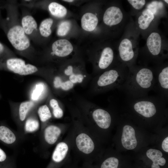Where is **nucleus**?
I'll list each match as a JSON object with an SVG mask.
<instances>
[{
	"label": "nucleus",
	"mask_w": 168,
	"mask_h": 168,
	"mask_svg": "<svg viewBox=\"0 0 168 168\" xmlns=\"http://www.w3.org/2000/svg\"><path fill=\"white\" fill-rule=\"evenodd\" d=\"M49 9L53 15L59 18L64 17L67 13V10L64 6L56 2L51 3L49 6Z\"/></svg>",
	"instance_id": "nucleus-21"
},
{
	"label": "nucleus",
	"mask_w": 168,
	"mask_h": 168,
	"mask_svg": "<svg viewBox=\"0 0 168 168\" xmlns=\"http://www.w3.org/2000/svg\"><path fill=\"white\" fill-rule=\"evenodd\" d=\"M72 147L69 133L65 141L61 142L56 145L52 155V161L47 168H60L70 161V153Z\"/></svg>",
	"instance_id": "nucleus-3"
},
{
	"label": "nucleus",
	"mask_w": 168,
	"mask_h": 168,
	"mask_svg": "<svg viewBox=\"0 0 168 168\" xmlns=\"http://www.w3.org/2000/svg\"><path fill=\"white\" fill-rule=\"evenodd\" d=\"M162 147L163 150L166 152H168V137H166L163 141Z\"/></svg>",
	"instance_id": "nucleus-34"
},
{
	"label": "nucleus",
	"mask_w": 168,
	"mask_h": 168,
	"mask_svg": "<svg viewBox=\"0 0 168 168\" xmlns=\"http://www.w3.org/2000/svg\"><path fill=\"white\" fill-rule=\"evenodd\" d=\"M38 113L40 120L45 122L51 117V114L49 109L46 105H43L39 108Z\"/></svg>",
	"instance_id": "nucleus-24"
},
{
	"label": "nucleus",
	"mask_w": 168,
	"mask_h": 168,
	"mask_svg": "<svg viewBox=\"0 0 168 168\" xmlns=\"http://www.w3.org/2000/svg\"><path fill=\"white\" fill-rule=\"evenodd\" d=\"M146 155L153 161L152 168H160L159 165L163 166L166 163L165 159L162 157V152L159 150L150 149L147 151Z\"/></svg>",
	"instance_id": "nucleus-16"
},
{
	"label": "nucleus",
	"mask_w": 168,
	"mask_h": 168,
	"mask_svg": "<svg viewBox=\"0 0 168 168\" xmlns=\"http://www.w3.org/2000/svg\"><path fill=\"white\" fill-rule=\"evenodd\" d=\"M44 89V86L41 83L37 84L31 95V99L33 100H36L41 95Z\"/></svg>",
	"instance_id": "nucleus-29"
},
{
	"label": "nucleus",
	"mask_w": 168,
	"mask_h": 168,
	"mask_svg": "<svg viewBox=\"0 0 168 168\" xmlns=\"http://www.w3.org/2000/svg\"><path fill=\"white\" fill-rule=\"evenodd\" d=\"M147 44L152 55H158L160 52L161 46V40L160 35L156 32L151 34L147 40Z\"/></svg>",
	"instance_id": "nucleus-13"
},
{
	"label": "nucleus",
	"mask_w": 168,
	"mask_h": 168,
	"mask_svg": "<svg viewBox=\"0 0 168 168\" xmlns=\"http://www.w3.org/2000/svg\"><path fill=\"white\" fill-rule=\"evenodd\" d=\"M4 47L3 44L0 42V54H1L4 50Z\"/></svg>",
	"instance_id": "nucleus-39"
},
{
	"label": "nucleus",
	"mask_w": 168,
	"mask_h": 168,
	"mask_svg": "<svg viewBox=\"0 0 168 168\" xmlns=\"http://www.w3.org/2000/svg\"><path fill=\"white\" fill-rule=\"evenodd\" d=\"M6 64L7 68L11 71L21 75L31 74L38 70L35 66L30 64H26L24 60L18 58L8 59Z\"/></svg>",
	"instance_id": "nucleus-6"
},
{
	"label": "nucleus",
	"mask_w": 168,
	"mask_h": 168,
	"mask_svg": "<svg viewBox=\"0 0 168 168\" xmlns=\"http://www.w3.org/2000/svg\"><path fill=\"white\" fill-rule=\"evenodd\" d=\"M53 53L56 56L64 57L69 55L72 51L73 46L71 43L66 39L56 40L52 44Z\"/></svg>",
	"instance_id": "nucleus-11"
},
{
	"label": "nucleus",
	"mask_w": 168,
	"mask_h": 168,
	"mask_svg": "<svg viewBox=\"0 0 168 168\" xmlns=\"http://www.w3.org/2000/svg\"><path fill=\"white\" fill-rule=\"evenodd\" d=\"M119 161L114 157H110L105 159L101 164L100 168H118Z\"/></svg>",
	"instance_id": "nucleus-25"
},
{
	"label": "nucleus",
	"mask_w": 168,
	"mask_h": 168,
	"mask_svg": "<svg viewBox=\"0 0 168 168\" xmlns=\"http://www.w3.org/2000/svg\"><path fill=\"white\" fill-rule=\"evenodd\" d=\"M81 26L85 30L91 31L96 28L98 23V19L94 14L91 13L85 14L82 16Z\"/></svg>",
	"instance_id": "nucleus-15"
},
{
	"label": "nucleus",
	"mask_w": 168,
	"mask_h": 168,
	"mask_svg": "<svg viewBox=\"0 0 168 168\" xmlns=\"http://www.w3.org/2000/svg\"><path fill=\"white\" fill-rule=\"evenodd\" d=\"M155 89L160 96L168 100V67H165L158 73H155Z\"/></svg>",
	"instance_id": "nucleus-7"
},
{
	"label": "nucleus",
	"mask_w": 168,
	"mask_h": 168,
	"mask_svg": "<svg viewBox=\"0 0 168 168\" xmlns=\"http://www.w3.org/2000/svg\"><path fill=\"white\" fill-rule=\"evenodd\" d=\"M73 86V83L70 81H68L65 82H62L60 87L64 90H68L72 88Z\"/></svg>",
	"instance_id": "nucleus-32"
},
{
	"label": "nucleus",
	"mask_w": 168,
	"mask_h": 168,
	"mask_svg": "<svg viewBox=\"0 0 168 168\" xmlns=\"http://www.w3.org/2000/svg\"><path fill=\"white\" fill-rule=\"evenodd\" d=\"M83 78V76L81 74L75 75L72 74L69 77L70 81L72 83H76L77 82H81Z\"/></svg>",
	"instance_id": "nucleus-31"
},
{
	"label": "nucleus",
	"mask_w": 168,
	"mask_h": 168,
	"mask_svg": "<svg viewBox=\"0 0 168 168\" xmlns=\"http://www.w3.org/2000/svg\"><path fill=\"white\" fill-rule=\"evenodd\" d=\"M26 1H29L30 0H26Z\"/></svg>",
	"instance_id": "nucleus-42"
},
{
	"label": "nucleus",
	"mask_w": 168,
	"mask_h": 168,
	"mask_svg": "<svg viewBox=\"0 0 168 168\" xmlns=\"http://www.w3.org/2000/svg\"><path fill=\"white\" fill-rule=\"evenodd\" d=\"M50 105L53 109V114L57 118H62L63 114V110L60 107L57 100L52 99L50 101Z\"/></svg>",
	"instance_id": "nucleus-27"
},
{
	"label": "nucleus",
	"mask_w": 168,
	"mask_h": 168,
	"mask_svg": "<svg viewBox=\"0 0 168 168\" xmlns=\"http://www.w3.org/2000/svg\"><path fill=\"white\" fill-rule=\"evenodd\" d=\"M39 125V123L37 120L32 118L29 119L26 122L25 130L27 132H33L38 128Z\"/></svg>",
	"instance_id": "nucleus-28"
},
{
	"label": "nucleus",
	"mask_w": 168,
	"mask_h": 168,
	"mask_svg": "<svg viewBox=\"0 0 168 168\" xmlns=\"http://www.w3.org/2000/svg\"><path fill=\"white\" fill-rule=\"evenodd\" d=\"M164 1L166 2L167 3H168V1L167 0H165Z\"/></svg>",
	"instance_id": "nucleus-41"
},
{
	"label": "nucleus",
	"mask_w": 168,
	"mask_h": 168,
	"mask_svg": "<svg viewBox=\"0 0 168 168\" xmlns=\"http://www.w3.org/2000/svg\"><path fill=\"white\" fill-rule=\"evenodd\" d=\"M119 55L121 60L124 62L131 61L134 57L132 44L130 40L127 39H123L119 46Z\"/></svg>",
	"instance_id": "nucleus-12"
},
{
	"label": "nucleus",
	"mask_w": 168,
	"mask_h": 168,
	"mask_svg": "<svg viewBox=\"0 0 168 168\" xmlns=\"http://www.w3.org/2000/svg\"><path fill=\"white\" fill-rule=\"evenodd\" d=\"M123 15L119 7L112 6L106 9L103 16V20L107 25L111 26L117 25L122 20Z\"/></svg>",
	"instance_id": "nucleus-10"
},
{
	"label": "nucleus",
	"mask_w": 168,
	"mask_h": 168,
	"mask_svg": "<svg viewBox=\"0 0 168 168\" xmlns=\"http://www.w3.org/2000/svg\"><path fill=\"white\" fill-rule=\"evenodd\" d=\"M63 1H65V2H72L73 1H74L73 0H63Z\"/></svg>",
	"instance_id": "nucleus-40"
},
{
	"label": "nucleus",
	"mask_w": 168,
	"mask_h": 168,
	"mask_svg": "<svg viewBox=\"0 0 168 168\" xmlns=\"http://www.w3.org/2000/svg\"><path fill=\"white\" fill-rule=\"evenodd\" d=\"M7 158L6 153L4 152L0 148V162L4 161Z\"/></svg>",
	"instance_id": "nucleus-37"
},
{
	"label": "nucleus",
	"mask_w": 168,
	"mask_h": 168,
	"mask_svg": "<svg viewBox=\"0 0 168 168\" xmlns=\"http://www.w3.org/2000/svg\"><path fill=\"white\" fill-rule=\"evenodd\" d=\"M0 140L5 143L11 144L16 140V137L13 132L7 127L0 126Z\"/></svg>",
	"instance_id": "nucleus-19"
},
{
	"label": "nucleus",
	"mask_w": 168,
	"mask_h": 168,
	"mask_svg": "<svg viewBox=\"0 0 168 168\" xmlns=\"http://www.w3.org/2000/svg\"><path fill=\"white\" fill-rule=\"evenodd\" d=\"M61 78L58 77H55L54 82V86L56 88L60 87L61 84L62 82Z\"/></svg>",
	"instance_id": "nucleus-35"
},
{
	"label": "nucleus",
	"mask_w": 168,
	"mask_h": 168,
	"mask_svg": "<svg viewBox=\"0 0 168 168\" xmlns=\"http://www.w3.org/2000/svg\"><path fill=\"white\" fill-rule=\"evenodd\" d=\"M53 22V20L50 18L46 19L41 23L39 30L41 35L44 37L49 36L51 34L50 28Z\"/></svg>",
	"instance_id": "nucleus-22"
},
{
	"label": "nucleus",
	"mask_w": 168,
	"mask_h": 168,
	"mask_svg": "<svg viewBox=\"0 0 168 168\" xmlns=\"http://www.w3.org/2000/svg\"><path fill=\"white\" fill-rule=\"evenodd\" d=\"M153 13L148 9L144 10L139 17L138 22L140 28L142 30L147 29L154 19Z\"/></svg>",
	"instance_id": "nucleus-18"
},
{
	"label": "nucleus",
	"mask_w": 168,
	"mask_h": 168,
	"mask_svg": "<svg viewBox=\"0 0 168 168\" xmlns=\"http://www.w3.org/2000/svg\"><path fill=\"white\" fill-rule=\"evenodd\" d=\"M33 105V103L31 101H25L21 103L19 108V117L21 121L25 120L27 112Z\"/></svg>",
	"instance_id": "nucleus-23"
},
{
	"label": "nucleus",
	"mask_w": 168,
	"mask_h": 168,
	"mask_svg": "<svg viewBox=\"0 0 168 168\" xmlns=\"http://www.w3.org/2000/svg\"><path fill=\"white\" fill-rule=\"evenodd\" d=\"M62 132L61 128L54 125H50L44 130V137L46 142L50 145L55 143L61 136Z\"/></svg>",
	"instance_id": "nucleus-14"
},
{
	"label": "nucleus",
	"mask_w": 168,
	"mask_h": 168,
	"mask_svg": "<svg viewBox=\"0 0 168 168\" xmlns=\"http://www.w3.org/2000/svg\"><path fill=\"white\" fill-rule=\"evenodd\" d=\"M114 58L112 49L109 47L105 48L103 49L99 60V68L102 69L107 68L112 63Z\"/></svg>",
	"instance_id": "nucleus-17"
},
{
	"label": "nucleus",
	"mask_w": 168,
	"mask_h": 168,
	"mask_svg": "<svg viewBox=\"0 0 168 168\" xmlns=\"http://www.w3.org/2000/svg\"><path fill=\"white\" fill-rule=\"evenodd\" d=\"M92 119L97 126L102 129L109 128L111 123V117L105 110L98 108L94 110L92 114Z\"/></svg>",
	"instance_id": "nucleus-8"
},
{
	"label": "nucleus",
	"mask_w": 168,
	"mask_h": 168,
	"mask_svg": "<svg viewBox=\"0 0 168 168\" xmlns=\"http://www.w3.org/2000/svg\"><path fill=\"white\" fill-rule=\"evenodd\" d=\"M64 72L67 75L72 74L73 71L72 67L71 66H69L68 67L67 69L65 70Z\"/></svg>",
	"instance_id": "nucleus-38"
},
{
	"label": "nucleus",
	"mask_w": 168,
	"mask_h": 168,
	"mask_svg": "<svg viewBox=\"0 0 168 168\" xmlns=\"http://www.w3.org/2000/svg\"><path fill=\"white\" fill-rule=\"evenodd\" d=\"M128 1L134 8L138 10L142 8L146 2L144 0H128Z\"/></svg>",
	"instance_id": "nucleus-30"
},
{
	"label": "nucleus",
	"mask_w": 168,
	"mask_h": 168,
	"mask_svg": "<svg viewBox=\"0 0 168 168\" xmlns=\"http://www.w3.org/2000/svg\"></svg>",
	"instance_id": "nucleus-43"
},
{
	"label": "nucleus",
	"mask_w": 168,
	"mask_h": 168,
	"mask_svg": "<svg viewBox=\"0 0 168 168\" xmlns=\"http://www.w3.org/2000/svg\"><path fill=\"white\" fill-rule=\"evenodd\" d=\"M8 40L16 49L22 51L28 48L30 41L22 27L16 25L12 27L7 33Z\"/></svg>",
	"instance_id": "nucleus-5"
},
{
	"label": "nucleus",
	"mask_w": 168,
	"mask_h": 168,
	"mask_svg": "<svg viewBox=\"0 0 168 168\" xmlns=\"http://www.w3.org/2000/svg\"><path fill=\"white\" fill-rule=\"evenodd\" d=\"M77 161L72 162L71 161L66 165L62 168H79L77 164Z\"/></svg>",
	"instance_id": "nucleus-33"
},
{
	"label": "nucleus",
	"mask_w": 168,
	"mask_h": 168,
	"mask_svg": "<svg viewBox=\"0 0 168 168\" xmlns=\"http://www.w3.org/2000/svg\"><path fill=\"white\" fill-rule=\"evenodd\" d=\"M128 73L120 69L106 71L99 76L97 84L101 88L114 87L119 89L126 80Z\"/></svg>",
	"instance_id": "nucleus-4"
},
{
	"label": "nucleus",
	"mask_w": 168,
	"mask_h": 168,
	"mask_svg": "<svg viewBox=\"0 0 168 168\" xmlns=\"http://www.w3.org/2000/svg\"><path fill=\"white\" fill-rule=\"evenodd\" d=\"M22 27L26 34H31L37 27V23L34 18L30 16L24 17L22 20Z\"/></svg>",
	"instance_id": "nucleus-20"
},
{
	"label": "nucleus",
	"mask_w": 168,
	"mask_h": 168,
	"mask_svg": "<svg viewBox=\"0 0 168 168\" xmlns=\"http://www.w3.org/2000/svg\"><path fill=\"white\" fill-rule=\"evenodd\" d=\"M155 74L151 69L143 68L128 72L124 82L119 88L129 98L146 96L151 90H155Z\"/></svg>",
	"instance_id": "nucleus-1"
},
{
	"label": "nucleus",
	"mask_w": 168,
	"mask_h": 168,
	"mask_svg": "<svg viewBox=\"0 0 168 168\" xmlns=\"http://www.w3.org/2000/svg\"><path fill=\"white\" fill-rule=\"evenodd\" d=\"M121 140L122 145L126 149L132 150L136 147L137 140L133 127L128 125L124 126Z\"/></svg>",
	"instance_id": "nucleus-9"
},
{
	"label": "nucleus",
	"mask_w": 168,
	"mask_h": 168,
	"mask_svg": "<svg viewBox=\"0 0 168 168\" xmlns=\"http://www.w3.org/2000/svg\"><path fill=\"white\" fill-rule=\"evenodd\" d=\"M79 168H96V166L91 163L89 162H83L82 166Z\"/></svg>",
	"instance_id": "nucleus-36"
},
{
	"label": "nucleus",
	"mask_w": 168,
	"mask_h": 168,
	"mask_svg": "<svg viewBox=\"0 0 168 168\" xmlns=\"http://www.w3.org/2000/svg\"><path fill=\"white\" fill-rule=\"evenodd\" d=\"M72 149L78 159L91 163L95 158L94 134L87 128L76 126L71 129Z\"/></svg>",
	"instance_id": "nucleus-2"
},
{
	"label": "nucleus",
	"mask_w": 168,
	"mask_h": 168,
	"mask_svg": "<svg viewBox=\"0 0 168 168\" xmlns=\"http://www.w3.org/2000/svg\"><path fill=\"white\" fill-rule=\"evenodd\" d=\"M71 27V23L69 21H66L61 22L58 28L57 35L59 36L65 35L69 31Z\"/></svg>",
	"instance_id": "nucleus-26"
}]
</instances>
